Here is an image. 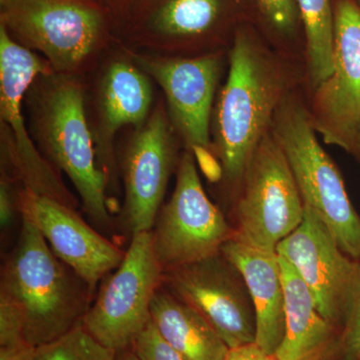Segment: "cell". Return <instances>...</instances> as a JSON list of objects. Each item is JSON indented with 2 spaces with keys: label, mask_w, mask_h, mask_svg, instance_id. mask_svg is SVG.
<instances>
[{
  "label": "cell",
  "mask_w": 360,
  "mask_h": 360,
  "mask_svg": "<svg viewBox=\"0 0 360 360\" xmlns=\"http://www.w3.org/2000/svg\"><path fill=\"white\" fill-rule=\"evenodd\" d=\"M229 60V75L213 110L212 153L222 179L238 188L295 77L286 58L245 26L234 32Z\"/></svg>",
  "instance_id": "1"
},
{
  "label": "cell",
  "mask_w": 360,
  "mask_h": 360,
  "mask_svg": "<svg viewBox=\"0 0 360 360\" xmlns=\"http://www.w3.org/2000/svg\"><path fill=\"white\" fill-rule=\"evenodd\" d=\"M220 253L236 267L248 286L257 319L255 343L274 355L285 333V295L278 255L246 245L234 236Z\"/></svg>",
  "instance_id": "18"
},
{
  "label": "cell",
  "mask_w": 360,
  "mask_h": 360,
  "mask_svg": "<svg viewBox=\"0 0 360 360\" xmlns=\"http://www.w3.org/2000/svg\"><path fill=\"white\" fill-rule=\"evenodd\" d=\"M224 360H276L274 355L267 354L257 343L231 348Z\"/></svg>",
  "instance_id": "28"
},
{
  "label": "cell",
  "mask_w": 360,
  "mask_h": 360,
  "mask_svg": "<svg viewBox=\"0 0 360 360\" xmlns=\"http://www.w3.org/2000/svg\"><path fill=\"white\" fill-rule=\"evenodd\" d=\"M51 72L53 68L46 59L14 41L0 25V117L2 162L11 172L7 176L20 182L22 188L75 210L77 200L58 170L37 148L23 116L26 92L39 75Z\"/></svg>",
  "instance_id": "7"
},
{
  "label": "cell",
  "mask_w": 360,
  "mask_h": 360,
  "mask_svg": "<svg viewBox=\"0 0 360 360\" xmlns=\"http://www.w3.org/2000/svg\"><path fill=\"white\" fill-rule=\"evenodd\" d=\"M0 25L56 72H85L116 39L112 13L96 0H0Z\"/></svg>",
  "instance_id": "4"
},
{
  "label": "cell",
  "mask_w": 360,
  "mask_h": 360,
  "mask_svg": "<svg viewBox=\"0 0 360 360\" xmlns=\"http://www.w3.org/2000/svg\"><path fill=\"white\" fill-rule=\"evenodd\" d=\"M354 1H355V4H356L357 6H359V8H360V0H354Z\"/></svg>",
  "instance_id": "33"
},
{
  "label": "cell",
  "mask_w": 360,
  "mask_h": 360,
  "mask_svg": "<svg viewBox=\"0 0 360 360\" xmlns=\"http://www.w3.org/2000/svg\"><path fill=\"white\" fill-rule=\"evenodd\" d=\"M153 101L148 75L135 65L125 49L122 56L104 65L94 91V120L89 123L97 160L110 191L117 186L115 135L127 125L141 129L150 115Z\"/></svg>",
  "instance_id": "17"
},
{
  "label": "cell",
  "mask_w": 360,
  "mask_h": 360,
  "mask_svg": "<svg viewBox=\"0 0 360 360\" xmlns=\"http://www.w3.org/2000/svg\"><path fill=\"white\" fill-rule=\"evenodd\" d=\"M272 135L283 148L303 203L328 226L350 257L360 260V217L340 169L317 139L309 105L291 91L277 108Z\"/></svg>",
  "instance_id": "5"
},
{
  "label": "cell",
  "mask_w": 360,
  "mask_h": 360,
  "mask_svg": "<svg viewBox=\"0 0 360 360\" xmlns=\"http://www.w3.org/2000/svg\"><path fill=\"white\" fill-rule=\"evenodd\" d=\"M150 314L161 338L184 360H224L231 349L200 312L162 286L153 296Z\"/></svg>",
  "instance_id": "20"
},
{
  "label": "cell",
  "mask_w": 360,
  "mask_h": 360,
  "mask_svg": "<svg viewBox=\"0 0 360 360\" xmlns=\"http://www.w3.org/2000/svg\"><path fill=\"white\" fill-rule=\"evenodd\" d=\"M13 180L1 174L0 180V224L2 229H7L13 224L15 213L18 212V195L14 198Z\"/></svg>",
  "instance_id": "26"
},
{
  "label": "cell",
  "mask_w": 360,
  "mask_h": 360,
  "mask_svg": "<svg viewBox=\"0 0 360 360\" xmlns=\"http://www.w3.org/2000/svg\"><path fill=\"white\" fill-rule=\"evenodd\" d=\"M262 20L277 39L292 40L302 23L296 0H255Z\"/></svg>",
  "instance_id": "23"
},
{
  "label": "cell",
  "mask_w": 360,
  "mask_h": 360,
  "mask_svg": "<svg viewBox=\"0 0 360 360\" xmlns=\"http://www.w3.org/2000/svg\"><path fill=\"white\" fill-rule=\"evenodd\" d=\"M116 354L89 335L82 322L58 340L34 347V360H115Z\"/></svg>",
  "instance_id": "22"
},
{
  "label": "cell",
  "mask_w": 360,
  "mask_h": 360,
  "mask_svg": "<svg viewBox=\"0 0 360 360\" xmlns=\"http://www.w3.org/2000/svg\"><path fill=\"white\" fill-rule=\"evenodd\" d=\"M18 212L30 219L56 255L94 292L101 279L117 269L125 251L89 226L75 208L22 188Z\"/></svg>",
  "instance_id": "16"
},
{
  "label": "cell",
  "mask_w": 360,
  "mask_h": 360,
  "mask_svg": "<svg viewBox=\"0 0 360 360\" xmlns=\"http://www.w3.org/2000/svg\"><path fill=\"white\" fill-rule=\"evenodd\" d=\"M135 354L141 360H184L169 345L161 338L153 321L132 345Z\"/></svg>",
  "instance_id": "24"
},
{
  "label": "cell",
  "mask_w": 360,
  "mask_h": 360,
  "mask_svg": "<svg viewBox=\"0 0 360 360\" xmlns=\"http://www.w3.org/2000/svg\"><path fill=\"white\" fill-rule=\"evenodd\" d=\"M276 253L302 277L322 316L345 328L360 288V260L350 257L310 208Z\"/></svg>",
  "instance_id": "12"
},
{
  "label": "cell",
  "mask_w": 360,
  "mask_h": 360,
  "mask_svg": "<svg viewBox=\"0 0 360 360\" xmlns=\"http://www.w3.org/2000/svg\"><path fill=\"white\" fill-rule=\"evenodd\" d=\"M341 345L345 360H360V288L343 328Z\"/></svg>",
  "instance_id": "25"
},
{
  "label": "cell",
  "mask_w": 360,
  "mask_h": 360,
  "mask_svg": "<svg viewBox=\"0 0 360 360\" xmlns=\"http://www.w3.org/2000/svg\"><path fill=\"white\" fill-rule=\"evenodd\" d=\"M96 1L103 4L106 8L110 9V13H112L113 18H115L129 0H96Z\"/></svg>",
  "instance_id": "30"
},
{
  "label": "cell",
  "mask_w": 360,
  "mask_h": 360,
  "mask_svg": "<svg viewBox=\"0 0 360 360\" xmlns=\"http://www.w3.org/2000/svg\"><path fill=\"white\" fill-rule=\"evenodd\" d=\"M25 103L40 153L70 179L89 219L110 229L108 180L97 160L79 77L56 71L39 75L26 92Z\"/></svg>",
  "instance_id": "2"
},
{
  "label": "cell",
  "mask_w": 360,
  "mask_h": 360,
  "mask_svg": "<svg viewBox=\"0 0 360 360\" xmlns=\"http://www.w3.org/2000/svg\"><path fill=\"white\" fill-rule=\"evenodd\" d=\"M165 269L153 250V232L132 236L122 264L105 277L82 324L116 352L134 345L151 321L150 307L163 285Z\"/></svg>",
  "instance_id": "9"
},
{
  "label": "cell",
  "mask_w": 360,
  "mask_h": 360,
  "mask_svg": "<svg viewBox=\"0 0 360 360\" xmlns=\"http://www.w3.org/2000/svg\"><path fill=\"white\" fill-rule=\"evenodd\" d=\"M278 257L285 295V333L274 357L276 360H326L333 348L335 326L319 311L309 288L295 267Z\"/></svg>",
  "instance_id": "19"
},
{
  "label": "cell",
  "mask_w": 360,
  "mask_h": 360,
  "mask_svg": "<svg viewBox=\"0 0 360 360\" xmlns=\"http://www.w3.org/2000/svg\"><path fill=\"white\" fill-rule=\"evenodd\" d=\"M163 285L200 312L229 348L255 342L257 319L248 286L221 253L165 270Z\"/></svg>",
  "instance_id": "13"
},
{
  "label": "cell",
  "mask_w": 360,
  "mask_h": 360,
  "mask_svg": "<svg viewBox=\"0 0 360 360\" xmlns=\"http://www.w3.org/2000/svg\"><path fill=\"white\" fill-rule=\"evenodd\" d=\"M305 34L307 79L314 91L333 72V0H296Z\"/></svg>",
  "instance_id": "21"
},
{
  "label": "cell",
  "mask_w": 360,
  "mask_h": 360,
  "mask_svg": "<svg viewBox=\"0 0 360 360\" xmlns=\"http://www.w3.org/2000/svg\"><path fill=\"white\" fill-rule=\"evenodd\" d=\"M151 232L165 271L219 255L234 236V229L203 189L193 151L182 153L174 194L161 206Z\"/></svg>",
  "instance_id": "10"
},
{
  "label": "cell",
  "mask_w": 360,
  "mask_h": 360,
  "mask_svg": "<svg viewBox=\"0 0 360 360\" xmlns=\"http://www.w3.org/2000/svg\"><path fill=\"white\" fill-rule=\"evenodd\" d=\"M91 295L34 224L21 217L18 241L2 265L0 300L20 310L26 342L40 347L75 328L89 310Z\"/></svg>",
  "instance_id": "3"
},
{
  "label": "cell",
  "mask_w": 360,
  "mask_h": 360,
  "mask_svg": "<svg viewBox=\"0 0 360 360\" xmlns=\"http://www.w3.org/2000/svg\"><path fill=\"white\" fill-rule=\"evenodd\" d=\"M196 162L200 165L205 176L212 182H219L222 179V168L212 151L207 149L195 148L193 150Z\"/></svg>",
  "instance_id": "27"
},
{
  "label": "cell",
  "mask_w": 360,
  "mask_h": 360,
  "mask_svg": "<svg viewBox=\"0 0 360 360\" xmlns=\"http://www.w3.org/2000/svg\"><path fill=\"white\" fill-rule=\"evenodd\" d=\"M238 0H129L115 18L127 49L193 58L224 49L233 39Z\"/></svg>",
  "instance_id": "6"
},
{
  "label": "cell",
  "mask_w": 360,
  "mask_h": 360,
  "mask_svg": "<svg viewBox=\"0 0 360 360\" xmlns=\"http://www.w3.org/2000/svg\"><path fill=\"white\" fill-rule=\"evenodd\" d=\"M236 200L234 236L246 245L276 251L304 217V203L283 148L271 131L246 167Z\"/></svg>",
  "instance_id": "8"
},
{
  "label": "cell",
  "mask_w": 360,
  "mask_h": 360,
  "mask_svg": "<svg viewBox=\"0 0 360 360\" xmlns=\"http://www.w3.org/2000/svg\"><path fill=\"white\" fill-rule=\"evenodd\" d=\"M0 360H34V347L28 343L11 347H0Z\"/></svg>",
  "instance_id": "29"
},
{
  "label": "cell",
  "mask_w": 360,
  "mask_h": 360,
  "mask_svg": "<svg viewBox=\"0 0 360 360\" xmlns=\"http://www.w3.org/2000/svg\"><path fill=\"white\" fill-rule=\"evenodd\" d=\"M179 141L167 106L158 101L125 146L120 167L124 184L123 219L131 236L150 231L155 225L168 181L179 165Z\"/></svg>",
  "instance_id": "14"
},
{
  "label": "cell",
  "mask_w": 360,
  "mask_h": 360,
  "mask_svg": "<svg viewBox=\"0 0 360 360\" xmlns=\"http://www.w3.org/2000/svg\"><path fill=\"white\" fill-rule=\"evenodd\" d=\"M347 153H352L360 162V125L356 132H355L354 139H352V143H350Z\"/></svg>",
  "instance_id": "31"
},
{
  "label": "cell",
  "mask_w": 360,
  "mask_h": 360,
  "mask_svg": "<svg viewBox=\"0 0 360 360\" xmlns=\"http://www.w3.org/2000/svg\"><path fill=\"white\" fill-rule=\"evenodd\" d=\"M333 68L312 91L309 105L324 142L348 150L360 125V8L354 0H333Z\"/></svg>",
  "instance_id": "15"
},
{
  "label": "cell",
  "mask_w": 360,
  "mask_h": 360,
  "mask_svg": "<svg viewBox=\"0 0 360 360\" xmlns=\"http://www.w3.org/2000/svg\"><path fill=\"white\" fill-rule=\"evenodd\" d=\"M124 49L165 92L170 123L187 150L212 151L213 101L224 70V49L193 58Z\"/></svg>",
  "instance_id": "11"
},
{
  "label": "cell",
  "mask_w": 360,
  "mask_h": 360,
  "mask_svg": "<svg viewBox=\"0 0 360 360\" xmlns=\"http://www.w3.org/2000/svg\"><path fill=\"white\" fill-rule=\"evenodd\" d=\"M115 360H141L139 359L134 349L132 352H129V350H122V352H117L116 354Z\"/></svg>",
  "instance_id": "32"
}]
</instances>
